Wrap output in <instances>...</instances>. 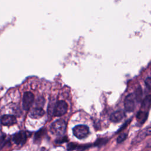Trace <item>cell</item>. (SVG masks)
I'll use <instances>...</instances> for the list:
<instances>
[{"label":"cell","instance_id":"1","mask_svg":"<svg viewBox=\"0 0 151 151\" xmlns=\"http://www.w3.org/2000/svg\"><path fill=\"white\" fill-rule=\"evenodd\" d=\"M66 123L63 119H58L52 123L50 131L52 134L57 136H61L65 133L66 130Z\"/></svg>","mask_w":151,"mask_h":151},{"label":"cell","instance_id":"2","mask_svg":"<svg viewBox=\"0 0 151 151\" xmlns=\"http://www.w3.org/2000/svg\"><path fill=\"white\" fill-rule=\"evenodd\" d=\"M73 132L76 137H77L78 139H82L88 135L89 129L87 126L85 125H77L73 128Z\"/></svg>","mask_w":151,"mask_h":151},{"label":"cell","instance_id":"3","mask_svg":"<svg viewBox=\"0 0 151 151\" xmlns=\"http://www.w3.org/2000/svg\"><path fill=\"white\" fill-rule=\"evenodd\" d=\"M68 109V105L65 101L60 100L57 102L54 107L53 113L55 116L60 117L66 113Z\"/></svg>","mask_w":151,"mask_h":151},{"label":"cell","instance_id":"4","mask_svg":"<svg viewBox=\"0 0 151 151\" xmlns=\"http://www.w3.org/2000/svg\"><path fill=\"white\" fill-rule=\"evenodd\" d=\"M136 99L134 94H129L124 100V108L128 112L133 111L136 107Z\"/></svg>","mask_w":151,"mask_h":151},{"label":"cell","instance_id":"5","mask_svg":"<svg viewBox=\"0 0 151 151\" xmlns=\"http://www.w3.org/2000/svg\"><path fill=\"white\" fill-rule=\"evenodd\" d=\"M34 100V94L29 91L24 94L22 98V107L24 110H28L32 106Z\"/></svg>","mask_w":151,"mask_h":151},{"label":"cell","instance_id":"6","mask_svg":"<svg viewBox=\"0 0 151 151\" xmlns=\"http://www.w3.org/2000/svg\"><path fill=\"white\" fill-rule=\"evenodd\" d=\"M27 137V134L25 132L20 131L14 135L12 140L16 145L22 146L26 142Z\"/></svg>","mask_w":151,"mask_h":151},{"label":"cell","instance_id":"7","mask_svg":"<svg viewBox=\"0 0 151 151\" xmlns=\"http://www.w3.org/2000/svg\"><path fill=\"white\" fill-rule=\"evenodd\" d=\"M1 123L4 126H10L17 123V119L14 116L5 114L1 117Z\"/></svg>","mask_w":151,"mask_h":151},{"label":"cell","instance_id":"8","mask_svg":"<svg viewBox=\"0 0 151 151\" xmlns=\"http://www.w3.org/2000/svg\"><path fill=\"white\" fill-rule=\"evenodd\" d=\"M45 114V111L41 107H35L32 109L29 113V116L32 119H39Z\"/></svg>","mask_w":151,"mask_h":151},{"label":"cell","instance_id":"9","mask_svg":"<svg viewBox=\"0 0 151 151\" xmlns=\"http://www.w3.org/2000/svg\"><path fill=\"white\" fill-rule=\"evenodd\" d=\"M150 127H148L147 128L143 129L138 134V135L133 140V143H136L140 142L141 140L145 139V137H146L148 135H150Z\"/></svg>","mask_w":151,"mask_h":151},{"label":"cell","instance_id":"10","mask_svg":"<svg viewBox=\"0 0 151 151\" xmlns=\"http://www.w3.org/2000/svg\"><path fill=\"white\" fill-rule=\"evenodd\" d=\"M125 116L124 112L122 110H118L113 113L110 116V120L114 123L121 121Z\"/></svg>","mask_w":151,"mask_h":151},{"label":"cell","instance_id":"11","mask_svg":"<svg viewBox=\"0 0 151 151\" xmlns=\"http://www.w3.org/2000/svg\"><path fill=\"white\" fill-rule=\"evenodd\" d=\"M147 114H148L147 111H140L138 112V113L136 116V118L140 122V123H143L147 119Z\"/></svg>","mask_w":151,"mask_h":151},{"label":"cell","instance_id":"12","mask_svg":"<svg viewBox=\"0 0 151 151\" xmlns=\"http://www.w3.org/2000/svg\"><path fill=\"white\" fill-rule=\"evenodd\" d=\"M150 95H148L147 96H146L142 102L141 108L143 110H149L150 106Z\"/></svg>","mask_w":151,"mask_h":151},{"label":"cell","instance_id":"13","mask_svg":"<svg viewBox=\"0 0 151 151\" xmlns=\"http://www.w3.org/2000/svg\"><path fill=\"white\" fill-rule=\"evenodd\" d=\"M45 133V130L44 129H41L39 131H38L34 136V142H39L41 141L42 137L44 136V134Z\"/></svg>","mask_w":151,"mask_h":151},{"label":"cell","instance_id":"14","mask_svg":"<svg viewBox=\"0 0 151 151\" xmlns=\"http://www.w3.org/2000/svg\"><path fill=\"white\" fill-rule=\"evenodd\" d=\"M136 99V101L137 102H140L142 97V90L140 87H139V88L136 89V91L135 92V93L134 94Z\"/></svg>","mask_w":151,"mask_h":151},{"label":"cell","instance_id":"15","mask_svg":"<svg viewBox=\"0 0 151 151\" xmlns=\"http://www.w3.org/2000/svg\"><path fill=\"white\" fill-rule=\"evenodd\" d=\"M107 140H108L107 139H103V138L99 139L94 143V145L97 146H100L104 145L107 142Z\"/></svg>","mask_w":151,"mask_h":151},{"label":"cell","instance_id":"16","mask_svg":"<svg viewBox=\"0 0 151 151\" xmlns=\"http://www.w3.org/2000/svg\"><path fill=\"white\" fill-rule=\"evenodd\" d=\"M127 137V134L126 133H122V134H121L120 136H119V137L117 139V143H122L124 140H126Z\"/></svg>","mask_w":151,"mask_h":151},{"label":"cell","instance_id":"17","mask_svg":"<svg viewBox=\"0 0 151 151\" xmlns=\"http://www.w3.org/2000/svg\"><path fill=\"white\" fill-rule=\"evenodd\" d=\"M67 141H68V138H67V136L59 137L57 140H55L56 143H64V142H67Z\"/></svg>","mask_w":151,"mask_h":151},{"label":"cell","instance_id":"18","mask_svg":"<svg viewBox=\"0 0 151 151\" xmlns=\"http://www.w3.org/2000/svg\"><path fill=\"white\" fill-rule=\"evenodd\" d=\"M78 145L74 143H70L67 145V150H74L77 149Z\"/></svg>","mask_w":151,"mask_h":151},{"label":"cell","instance_id":"19","mask_svg":"<svg viewBox=\"0 0 151 151\" xmlns=\"http://www.w3.org/2000/svg\"><path fill=\"white\" fill-rule=\"evenodd\" d=\"M44 100L43 98H41L38 99L37 101V106H38V107H41L44 106Z\"/></svg>","mask_w":151,"mask_h":151},{"label":"cell","instance_id":"20","mask_svg":"<svg viewBox=\"0 0 151 151\" xmlns=\"http://www.w3.org/2000/svg\"><path fill=\"white\" fill-rule=\"evenodd\" d=\"M145 84L147 87L149 88V90H150L151 87V78L150 77L146 78V79L145 80Z\"/></svg>","mask_w":151,"mask_h":151},{"label":"cell","instance_id":"21","mask_svg":"<svg viewBox=\"0 0 151 151\" xmlns=\"http://www.w3.org/2000/svg\"><path fill=\"white\" fill-rule=\"evenodd\" d=\"M4 137H1L0 138V143H2H2L4 142Z\"/></svg>","mask_w":151,"mask_h":151}]
</instances>
